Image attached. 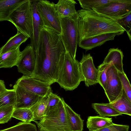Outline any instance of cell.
Masks as SVG:
<instances>
[{"mask_svg": "<svg viewBox=\"0 0 131 131\" xmlns=\"http://www.w3.org/2000/svg\"><path fill=\"white\" fill-rule=\"evenodd\" d=\"M66 51L60 34L44 27L39 34L32 77L50 85L56 82L59 62Z\"/></svg>", "mask_w": 131, "mask_h": 131, "instance_id": "6da1fadb", "label": "cell"}, {"mask_svg": "<svg viewBox=\"0 0 131 131\" xmlns=\"http://www.w3.org/2000/svg\"><path fill=\"white\" fill-rule=\"evenodd\" d=\"M78 41L81 39L110 33H124L125 30L116 22L100 15L93 10L77 11Z\"/></svg>", "mask_w": 131, "mask_h": 131, "instance_id": "7a4b0ae2", "label": "cell"}, {"mask_svg": "<svg viewBox=\"0 0 131 131\" xmlns=\"http://www.w3.org/2000/svg\"><path fill=\"white\" fill-rule=\"evenodd\" d=\"M82 81L79 62L66 51L59 62L56 82L65 90L72 91Z\"/></svg>", "mask_w": 131, "mask_h": 131, "instance_id": "3957f363", "label": "cell"}, {"mask_svg": "<svg viewBox=\"0 0 131 131\" xmlns=\"http://www.w3.org/2000/svg\"><path fill=\"white\" fill-rule=\"evenodd\" d=\"M40 121L34 122L38 127L47 131H72L61 98L58 105Z\"/></svg>", "mask_w": 131, "mask_h": 131, "instance_id": "277c9868", "label": "cell"}, {"mask_svg": "<svg viewBox=\"0 0 131 131\" xmlns=\"http://www.w3.org/2000/svg\"><path fill=\"white\" fill-rule=\"evenodd\" d=\"M8 21L15 26L17 31L30 38L33 32L31 0H24L12 13Z\"/></svg>", "mask_w": 131, "mask_h": 131, "instance_id": "5b68a950", "label": "cell"}, {"mask_svg": "<svg viewBox=\"0 0 131 131\" xmlns=\"http://www.w3.org/2000/svg\"><path fill=\"white\" fill-rule=\"evenodd\" d=\"M77 16L71 18H60L61 32L60 34L66 51L74 59L78 43Z\"/></svg>", "mask_w": 131, "mask_h": 131, "instance_id": "8992f818", "label": "cell"}, {"mask_svg": "<svg viewBox=\"0 0 131 131\" xmlns=\"http://www.w3.org/2000/svg\"><path fill=\"white\" fill-rule=\"evenodd\" d=\"M37 9L45 27L60 34L61 30L60 18L56 9L55 4L47 0H39Z\"/></svg>", "mask_w": 131, "mask_h": 131, "instance_id": "52a82bcc", "label": "cell"}, {"mask_svg": "<svg viewBox=\"0 0 131 131\" xmlns=\"http://www.w3.org/2000/svg\"><path fill=\"white\" fill-rule=\"evenodd\" d=\"M92 10L100 15L116 21L131 12V0H118L103 7Z\"/></svg>", "mask_w": 131, "mask_h": 131, "instance_id": "ba28073f", "label": "cell"}, {"mask_svg": "<svg viewBox=\"0 0 131 131\" xmlns=\"http://www.w3.org/2000/svg\"><path fill=\"white\" fill-rule=\"evenodd\" d=\"M107 80L104 90L109 103H113L122 95L123 88L117 70L111 65L107 71Z\"/></svg>", "mask_w": 131, "mask_h": 131, "instance_id": "9c48e42d", "label": "cell"}, {"mask_svg": "<svg viewBox=\"0 0 131 131\" xmlns=\"http://www.w3.org/2000/svg\"><path fill=\"white\" fill-rule=\"evenodd\" d=\"M15 84L41 97L52 92L50 85L31 76L23 75L17 80Z\"/></svg>", "mask_w": 131, "mask_h": 131, "instance_id": "30bf717a", "label": "cell"}, {"mask_svg": "<svg viewBox=\"0 0 131 131\" xmlns=\"http://www.w3.org/2000/svg\"><path fill=\"white\" fill-rule=\"evenodd\" d=\"M79 62L83 81L88 87L98 83V71L95 67L90 53L83 54Z\"/></svg>", "mask_w": 131, "mask_h": 131, "instance_id": "8fae6325", "label": "cell"}, {"mask_svg": "<svg viewBox=\"0 0 131 131\" xmlns=\"http://www.w3.org/2000/svg\"><path fill=\"white\" fill-rule=\"evenodd\" d=\"M35 64V52L32 47L29 44L21 51L16 66L18 71L24 75L32 77L34 72Z\"/></svg>", "mask_w": 131, "mask_h": 131, "instance_id": "7c38bea8", "label": "cell"}, {"mask_svg": "<svg viewBox=\"0 0 131 131\" xmlns=\"http://www.w3.org/2000/svg\"><path fill=\"white\" fill-rule=\"evenodd\" d=\"M16 94L15 108H30L41 97L15 84L13 86Z\"/></svg>", "mask_w": 131, "mask_h": 131, "instance_id": "4fadbf2b", "label": "cell"}, {"mask_svg": "<svg viewBox=\"0 0 131 131\" xmlns=\"http://www.w3.org/2000/svg\"><path fill=\"white\" fill-rule=\"evenodd\" d=\"M123 34L120 33H110L102 34L84 38L79 40L78 45L86 51L101 46L107 41L113 40L116 36Z\"/></svg>", "mask_w": 131, "mask_h": 131, "instance_id": "5bb4252c", "label": "cell"}, {"mask_svg": "<svg viewBox=\"0 0 131 131\" xmlns=\"http://www.w3.org/2000/svg\"><path fill=\"white\" fill-rule=\"evenodd\" d=\"M39 0H31L33 17V32L30 38V45L35 52L37 50L40 31L45 27L42 20L37 9Z\"/></svg>", "mask_w": 131, "mask_h": 131, "instance_id": "9a60e30c", "label": "cell"}, {"mask_svg": "<svg viewBox=\"0 0 131 131\" xmlns=\"http://www.w3.org/2000/svg\"><path fill=\"white\" fill-rule=\"evenodd\" d=\"M73 0H59L55 4L56 9L60 18H71L77 16Z\"/></svg>", "mask_w": 131, "mask_h": 131, "instance_id": "2e32d148", "label": "cell"}, {"mask_svg": "<svg viewBox=\"0 0 131 131\" xmlns=\"http://www.w3.org/2000/svg\"><path fill=\"white\" fill-rule=\"evenodd\" d=\"M20 46L4 53L0 54V69L10 68L16 66L20 58Z\"/></svg>", "mask_w": 131, "mask_h": 131, "instance_id": "e0dca14e", "label": "cell"}, {"mask_svg": "<svg viewBox=\"0 0 131 131\" xmlns=\"http://www.w3.org/2000/svg\"><path fill=\"white\" fill-rule=\"evenodd\" d=\"M123 53L121 49L118 48H111L104 58L102 63H111L118 72H124L123 60Z\"/></svg>", "mask_w": 131, "mask_h": 131, "instance_id": "ac0fdd59", "label": "cell"}, {"mask_svg": "<svg viewBox=\"0 0 131 131\" xmlns=\"http://www.w3.org/2000/svg\"><path fill=\"white\" fill-rule=\"evenodd\" d=\"M24 0H0V21H8L13 12Z\"/></svg>", "mask_w": 131, "mask_h": 131, "instance_id": "d6986e66", "label": "cell"}, {"mask_svg": "<svg viewBox=\"0 0 131 131\" xmlns=\"http://www.w3.org/2000/svg\"><path fill=\"white\" fill-rule=\"evenodd\" d=\"M107 104L121 114L131 116V102L123 89L122 95L120 98L113 103Z\"/></svg>", "mask_w": 131, "mask_h": 131, "instance_id": "ffe728a7", "label": "cell"}, {"mask_svg": "<svg viewBox=\"0 0 131 131\" xmlns=\"http://www.w3.org/2000/svg\"><path fill=\"white\" fill-rule=\"evenodd\" d=\"M112 118L99 116H89L86 122L89 131H94L113 124Z\"/></svg>", "mask_w": 131, "mask_h": 131, "instance_id": "44dd1931", "label": "cell"}, {"mask_svg": "<svg viewBox=\"0 0 131 131\" xmlns=\"http://www.w3.org/2000/svg\"><path fill=\"white\" fill-rule=\"evenodd\" d=\"M61 99L68 116L72 131H83L84 120L81 118L80 115L74 112L65 102L63 98Z\"/></svg>", "mask_w": 131, "mask_h": 131, "instance_id": "7402d4cb", "label": "cell"}, {"mask_svg": "<svg viewBox=\"0 0 131 131\" xmlns=\"http://www.w3.org/2000/svg\"><path fill=\"white\" fill-rule=\"evenodd\" d=\"M28 38L22 33L17 31V33L11 37L6 43L0 48V54L6 52L20 46Z\"/></svg>", "mask_w": 131, "mask_h": 131, "instance_id": "603a6c76", "label": "cell"}, {"mask_svg": "<svg viewBox=\"0 0 131 131\" xmlns=\"http://www.w3.org/2000/svg\"><path fill=\"white\" fill-rule=\"evenodd\" d=\"M48 95L41 97L30 108L34 121L40 120L45 116V113L48 100Z\"/></svg>", "mask_w": 131, "mask_h": 131, "instance_id": "cb8c5ba5", "label": "cell"}, {"mask_svg": "<svg viewBox=\"0 0 131 131\" xmlns=\"http://www.w3.org/2000/svg\"><path fill=\"white\" fill-rule=\"evenodd\" d=\"M92 106L93 109L99 114V116L102 117H106L122 115L108 105L107 103H93Z\"/></svg>", "mask_w": 131, "mask_h": 131, "instance_id": "d4e9b609", "label": "cell"}, {"mask_svg": "<svg viewBox=\"0 0 131 131\" xmlns=\"http://www.w3.org/2000/svg\"><path fill=\"white\" fill-rule=\"evenodd\" d=\"M118 0H78L82 9L91 10L100 8Z\"/></svg>", "mask_w": 131, "mask_h": 131, "instance_id": "484cf974", "label": "cell"}, {"mask_svg": "<svg viewBox=\"0 0 131 131\" xmlns=\"http://www.w3.org/2000/svg\"><path fill=\"white\" fill-rule=\"evenodd\" d=\"M16 99L14 90L6 89L0 93V107L10 105L15 106Z\"/></svg>", "mask_w": 131, "mask_h": 131, "instance_id": "4316f807", "label": "cell"}, {"mask_svg": "<svg viewBox=\"0 0 131 131\" xmlns=\"http://www.w3.org/2000/svg\"><path fill=\"white\" fill-rule=\"evenodd\" d=\"M12 117L26 122L34 121L33 113L30 108H15Z\"/></svg>", "mask_w": 131, "mask_h": 131, "instance_id": "83f0119b", "label": "cell"}, {"mask_svg": "<svg viewBox=\"0 0 131 131\" xmlns=\"http://www.w3.org/2000/svg\"><path fill=\"white\" fill-rule=\"evenodd\" d=\"M0 131H37V129L35 124L22 121L14 126Z\"/></svg>", "mask_w": 131, "mask_h": 131, "instance_id": "f1b7e54d", "label": "cell"}, {"mask_svg": "<svg viewBox=\"0 0 131 131\" xmlns=\"http://www.w3.org/2000/svg\"><path fill=\"white\" fill-rule=\"evenodd\" d=\"M111 63L103 64H100L97 69L98 71V83L105 89L107 80V71Z\"/></svg>", "mask_w": 131, "mask_h": 131, "instance_id": "f546056e", "label": "cell"}, {"mask_svg": "<svg viewBox=\"0 0 131 131\" xmlns=\"http://www.w3.org/2000/svg\"><path fill=\"white\" fill-rule=\"evenodd\" d=\"M14 109L13 105L0 107V124L7 123L10 120Z\"/></svg>", "mask_w": 131, "mask_h": 131, "instance_id": "4dcf8cb0", "label": "cell"}, {"mask_svg": "<svg viewBox=\"0 0 131 131\" xmlns=\"http://www.w3.org/2000/svg\"><path fill=\"white\" fill-rule=\"evenodd\" d=\"M116 22L126 31L130 41H131V12L123 18L118 19Z\"/></svg>", "mask_w": 131, "mask_h": 131, "instance_id": "1f68e13d", "label": "cell"}, {"mask_svg": "<svg viewBox=\"0 0 131 131\" xmlns=\"http://www.w3.org/2000/svg\"><path fill=\"white\" fill-rule=\"evenodd\" d=\"M118 74L122 83L123 89L129 100L131 102V86L129 81L124 72L121 73L118 71Z\"/></svg>", "mask_w": 131, "mask_h": 131, "instance_id": "d6a6232c", "label": "cell"}, {"mask_svg": "<svg viewBox=\"0 0 131 131\" xmlns=\"http://www.w3.org/2000/svg\"><path fill=\"white\" fill-rule=\"evenodd\" d=\"M48 100L45 113V116L58 104L61 98L52 92L48 95Z\"/></svg>", "mask_w": 131, "mask_h": 131, "instance_id": "836d02e7", "label": "cell"}, {"mask_svg": "<svg viewBox=\"0 0 131 131\" xmlns=\"http://www.w3.org/2000/svg\"><path fill=\"white\" fill-rule=\"evenodd\" d=\"M129 126L127 125L113 124L94 131H129Z\"/></svg>", "mask_w": 131, "mask_h": 131, "instance_id": "e575fe53", "label": "cell"}, {"mask_svg": "<svg viewBox=\"0 0 131 131\" xmlns=\"http://www.w3.org/2000/svg\"><path fill=\"white\" fill-rule=\"evenodd\" d=\"M6 89L4 82L3 80H0V93Z\"/></svg>", "mask_w": 131, "mask_h": 131, "instance_id": "d590c367", "label": "cell"}, {"mask_svg": "<svg viewBox=\"0 0 131 131\" xmlns=\"http://www.w3.org/2000/svg\"><path fill=\"white\" fill-rule=\"evenodd\" d=\"M37 131H47L46 130L42 129L38 127Z\"/></svg>", "mask_w": 131, "mask_h": 131, "instance_id": "8d00e7d4", "label": "cell"}]
</instances>
